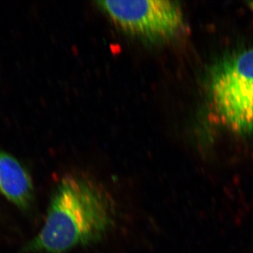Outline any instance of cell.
Segmentation results:
<instances>
[{
    "mask_svg": "<svg viewBox=\"0 0 253 253\" xmlns=\"http://www.w3.org/2000/svg\"><path fill=\"white\" fill-rule=\"evenodd\" d=\"M116 208L97 181L86 174H66L53 193L44 226L23 251L64 253L99 242L115 225Z\"/></svg>",
    "mask_w": 253,
    "mask_h": 253,
    "instance_id": "6da1fadb",
    "label": "cell"
},
{
    "mask_svg": "<svg viewBox=\"0 0 253 253\" xmlns=\"http://www.w3.org/2000/svg\"><path fill=\"white\" fill-rule=\"evenodd\" d=\"M0 193L20 209L28 210L34 197L29 173L14 156L0 150Z\"/></svg>",
    "mask_w": 253,
    "mask_h": 253,
    "instance_id": "277c9868",
    "label": "cell"
},
{
    "mask_svg": "<svg viewBox=\"0 0 253 253\" xmlns=\"http://www.w3.org/2000/svg\"><path fill=\"white\" fill-rule=\"evenodd\" d=\"M96 4L124 33L152 44L173 39L184 24L182 9L177 1L113 0L96 1Z\"/></svg>",
    "mask_w": 253,
    "mask_h": 253,
    "instance_id": "7a4b0ae2",
    "label": "cell"
},
{
    "mask_svg": "<svg viewBox=\"0 0 253 253\" xmlns=\"http://www.w3.org/2000/svg\"><path fill=\"white\" fill-rule=\"evenodd\" d=\"M210 101L218 121L237 134H253V81L210 90Z\"/></svg>",
    "mask_w": 253,
    "mask_h": 253,
    "instance_id": "3957f363",
    "label": "cell"
},
{
    "mask_svg": "<svg viewBox=\"0 0 253 253\" xmlns=\"http://www.w3.org/2000/svg\"><path fill=\"white\" fill-rule=\"evenodd\" d=\"M248 4H249V7L253 11V1H250Z\"/></svg>",
    "mask_w": 253,
    "mask_h": 253,
    "instance_id": "8992f818",
    "label": "cell"
},
{
    "mask_svg": "<svg viewBox=\"0 0 253 253\" xmlns=\"http://www.w3.org/2000/svg\"><path fill=\"white\" fill-rule=\"evenodd\" d=\"M253 81V48L223 56L212 68L209 90Z\"/></svg>",
    "mask_w": 253,
    "mask_h": 253,
    "instance_id": "5b68a950",
    "label": "cell"
}]
</instances>
